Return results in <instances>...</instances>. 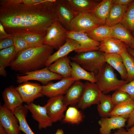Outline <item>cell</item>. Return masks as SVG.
I'll return each instance as SVG.
<instances>
[{"mask_svg":"<svg viewBox=\"0 0 134 134\" xmlns=\"http://www.w3.org/2000/svg\"><path fill=\"white\" fill-rule=\"evenodd\" d=\"M17 54L14 45L0 50V70H5L6 67L10 66Z\"/></svg>","mask_w":134,"mask_h":134,"instance_id":"cell-30","label":"cell"},{"mask_svg":"<svg viewBox=\"0 0 134 134\" xmlns=\"http://www.w3.org/2000/svg\"><path fill=\"white\" fill-rule=\"evenodd\" d=\"M84 84L80 80L75 81L63 96V101L67 105L77 103L84 91Z\"/></svg>","mask_w":134,"mask_h":134,"instance_id":"cell-20","label":"cell"},{"mask_svg":"<svg viewBox=\"0 0 134 134\" xmlns=\"http://www.w3.org/2000/svg\"><path fill=\"white\" fill-rule=\"evenodd\" d=\"M83 115L80 111L75 107L70 106L66 111L63 121L66 123L78 124L83 120Z\"/></svg>","mask_w":134,"mask_h":134,"instance_id":"cell-32","label":"cell"},{"mask_svg":"<svg viewBox=\"0 0 134 134\" xmlns=\"http://www.w3.org/2000/svg\"><path fill=\"white\" fill-rule=\"evenodd\" d=\"M129 5L113 4L105 25L112 27L120 23Z\"/></svg>","mask_w":134,"mask_h":134,"instance_id":"cell-23","label":"cell"},{"mask_svg":"<svg viewBox=\"0 0 134 134\" xmlns=\"http://www.w3.org/2000/svg\"><path fill=\"white\" fill-rule=\"evenodd\" d=\"M4 105L13 111L23 105V101L16 87L10 86L5 88L2 93Z\"/></svg>","mask_w":134,"mask_h":134,"instance_id":"cell-18","label":"cell"},{"mask_svg":"<svg viewBox=\"0 0 134 134\" xmlns=\"http://www.w3.org/2000/svg\"><path fill=\"white\" fill-rule=\"evenodd\" d=\"M70 61L69 58L67 56L57 60L48 67L50 70L61 75L63 78L70 77L72 69Z\"/></svg>","mask_w":134,"mask_h":134,"instance_id":"cell-21","label":"cell"},{"mask_svg":"<svg viewBox=\"0 0 134 134\" xmlns=\"http://www.w3.org/2000/svg\"><path fill=\"white\" fill-rule=\"evenodd\" d=\"M13 37L8 38L0 40V49L6 48L14 45Z\"/></svg>","mask_w":134,"mask_h":134,"instance_id":"cell-39","label":"cell"},{"mask_svg":"<svg viewBox=\"0 0 134 134\" xmlns=\"http://www.w3.org/2000/svg\"><path fill=\"white\" fill-rule=\"evenodd\" d=\"M133 1V0H112L113 4L122 5H129Z\"/></svg>","mask_w":134,"mask_h":134,"instance_id":"cell-41","label":"cell"},{"mask_svg":"<svg viewBox=\"0 0 134 134\" xmlns=\"http://www.w3.org/2000/svg\"><path fill=\"white\" fill-rule=\"evenodd\" d=\"M113 134H129L127 131H126L123 128H121L117 129Z\"/></svg>","mask_w":134,"mask_h":134,"instance_id":"cell-44","label":"cell"},{"mask_svg":"<svg viewBox=\"0 0 134 134\" xmlns=\"http://www.w3.org/2000/svg\"><path fill=\"white\" fill-rule=\"evenodd\" d=\"M127 119L119 116L102 118L98 122L100 126V134H111L112 130L123 128L126 125Z\"/></svg>","mask_w":134,"mask_h":134,"instance_id":"cell-17","label":"cell"},{"mask_svg":"<svg viewBox=\"0 0 134 134\" xmlns=\"http://www.w3.org/2000/svg\"><path fill=\"white\" fill-rule=\"evenodd\" d=\"M20 35L32 46L35 47L44 44V39L46 35L29 34Z\"/></svg>","mask_w":134,"mask_h":134,"instance_id":"cell-35","label":"cell"},{"mask_svg":"<svg viewBox=\"0 0 134 134\" xmlns=\"http://www.w3.org/2000/svg\"><path fill=\"white\" fill-rule=\"evenodd\" d=\"M56 0H44L34 5L22 0L0 1V22L12 35L34 34L45 35L48 28L58 17L54 5Z\"/></svg>","mask_w":134,"mask_h":134,"instance_id":"cell-1","label":"cell"},{"mask_svg":"<svg viewBox=\"0 0 134 134\" xmlns=\"http://www.w3.org/2000/svg\"><path fill=\"white\" fill-rule=\"evenodd\" d=\"M95 83L102 93L106 94L118 90L129 81L120 80L117 78L113 68L106 63L96 75Z\"/></svg>","mask_w":134,"mask_h":134,"instance_id":"cell-3","label":"cell"},{"mask_svg":"<svg viewBox=\"0 0 134 134\" xmlns=\"http://www.w3.org/2000/svg\"><path fill=\"white\" fill-rule=\"evenodd\" d=\"M72 9L78 13H91L101 1L98 0H66Z\"/></svg>","mask_w":134,"mask_h":134,"instance_id":"cell-22","label":"cell"},{"mask_svg":"<svg viewBox=\"0 0 134 134\" xmlns=\"http://www.w3.org/2000/svg\"><path fill=\"white\" fill-rule=\"evenodd\" d=\"M18 119L13 111L4 104L0 106V125L8 134H19L20 131Z\"/></svg>","mask_w":134,"mask_h":134,"instance_id":"cell-12","label":"cell"},{"mask_svg":"<svg viewBox=\"0 0 134 134\" xmlns=\"http://www.w3.org/2000/svg\"><path fill=\"white\" fill-rule=\"evenodd\" d=\"M105 57L106 63L118 72L122 79L127 80V71L120 54H105Z\"/></svg>","mask_w":134,"mask_h":134,"instance_id":"cell-24","label":"cell"},{"mask_svg":"<svg viewBox=\"0 0 134 134\" xmlns=\"http://www.w3.org/2000/svg\"><path fill=\"white\" fill-rule=\"evenodd\" d=\"M120 23L134 34V2L130 4Z\"/></svg>","mask_w":134,"mask_h":134,"instance_id":"cell-34","label":"cell"},{"mask_svg":"<svg viewBox=\"0 0 134 134\" xmlns=\"http://www.w3.org/2000/svg\"><path fill=\"white\" fill-rule=\"evenodd\" d=\"M68 31L57 19L47 29L44 44L58 50L65 43Z\"/></svg>","mask_w":134,"mask_h":134,"instance_id":"cell-5","label":"cell"},{"mask_svg":"<svg viewBox=\"0 0 134 134\" xmlns=\"http://www.w3.org/2000/svg\"><path fill=\"white\" fill-rule=\"evenodd\" d=\"M25 105L31 113L33 118L37 122L39 129H46L52 126L53 122L48 114L45 105L41 106L33 102Z\"/></svg>","mask_w":134,"mask_h":134,"instance_id":"cell-15","label":"cell"},{"mask_svg":"<svg viewBox=\"0 0 134 134\" xmlns=\"http://www.w3.org/2000/svg\"><path fill=\"white\" fill-rule=\"evenodd\" d=\"M129 47V46L124 42L111 37L100 42L99 50L105 54H121L127 51Z\"/></svg>","mask_w":134,"mask_h":134,"instance_id":"cell-16","label":"cell"},{"mask_svg":"<svg viewBox=\"0 0 134 134\" xmlns=\"http://www.w3.org/2000/svg\"><path fill=\"white\" fill-rule=\"evenodd\" d=\"M64 95L49 98L45 105L48 114L53 123L60 120L64 116L67 106L63 101Z\"/></svg>","mask_w":134,"mask_h":134,"instance_id":"cell-14","label":"cell"},{"mask_svg":"<svg viewBox=\"0 0 134 134\" xmlns=\"http://www.w3.org/2000/svg\"><path fill=\"white\" fill-rule=\"evenodd\" d=\"M16 77V81L18 83L35 80L39 81L45 85L50 81L61 80L63 78L61 75L50 70L47 67L18 75Z\"/></svg>","mask_w":134,"mask_h":134,"instance_id":"cell-6","label":"cell"},{"mask_svg":"<svg viewBox=\"0 0 134 134\" xmlns=\"http://www.w3.org/2000/svg\"><path fill=\"white\" fill-rule=\"evenodd\" d=\"M127 51L134 58V49L129 47L128 48Z\"/></svg>","mask_w":134,"mask_h":134,"instance_id":"cell-47","label":"cell"},{"mask_svg":"<svg viewBox=\"0 0 134 134\" xmlns=\"http://www.w3.org/2000/svg\"><path fill=\"white\" fill-rule=\"evenodd\" d=\"M53 47L43 44L22 51L11 63V68L22 73L41 69L53 54Z\"/></svg>","mask_w":134,"mask_h":134,"instance_id":"cell-2","label":"cell"},{"mask_svg":"<svg viewBox=\"0 0 134 134\" xmlns=\"http://www.w3.org/2000/svg\"><path fill=\"white\" fill-rule=\"evenodd\" d=\"M25 134L23 133L20 134Z\"/></svg>","mask_w":134,"mask_h":134,"instance_id":"cell-50","label":"cell"},{"mask_svg":"<svg viewBox=\"0 0 134 134\" xmlns=\"http://www.w3.org/2000/svg\"></svg>","mask_w":134,"mask_h":134,"instance_id":"cell-52","label":"cell"},{"mask_svg":"<svg viewBox=\"0 0 134 134\" xmlns=\"http://www.w3.org/2000/svg\"><path fill=\"white\" fill-rule=\"evenodd\" d=\"M70 64L72 69L71 77L75 81L82 80L93 83H96L97 79L95 74L87 71L73 61L70 62Z\"/></svg>","mask_w":134,"mask_h":134,"instance_id":"cell-25","label":"cell"},{"mask_svg":"<svg viewBox=\"0 0 134 134\" xmlns=\"http://www.w3.org/2000/svg\"><path fill=\"white\" fill-rule=\"evenodd\" d=\"M127 131L129 134H134V125L128 129Z\"/></svg>","mask_w":134,"mask_h":134,"instance_id":"cell-46","label":"cell"},{"mask_svg":"<svg viewBox=\"0 0 134 134\" xmlns=\"http://www.w3.org/2000/svg\"><path fill=\"white\" fill-rule=\"evenodd\" d=\"M69 58L84 69L96 75L106 63L105 53L99 50L77 53Z\"/></svg>","mask_w":134,"mask_h":134,"instance_id":"cell-4","label":"cell"},{"mask_svg":"<svg viewBox=\"0 0 134 134\" xmlns=\"http://www.w3.org/2000/svg\"><path fill=\"white\" fill-rule=\"evenodd\" d=\"M112 37L119 40L130 46L134 36L121 23L112 27Z\"/></svg>","mask_w":134,"mask_h":134,"instance_id":"cell-27","label":"cell"},{"mask_svg":"<svg viewBox=\"0 0 134 134\" xmlns=\"http://www.w3.org/2000/svg\"><path fill=\"white\" fill-rule=\"evenodd\" d=\"M112 4V0H101L91 13L105 25Z\"/></svg>","mask_w":134,"mask_h":134,"instance_id":"cell-26","label":"cell"},{"mask_svg":"<svg viewBox=\"0 0 134 134\" xmlns=\"http://www.w3.org/2000/svg\"></svg>","mask_w":134,"mask_h":134,"instance_id":"cell-51","label":"cell"},{"mask_svg":"<svg viewBox=\"0 0 134 134\" xmlns=\"http://www.w3.org/2000/svg\"><path fill=\"white\" fill-rule=\"evenodd\" d=\"M84 84L83 94L77 103L78 107L82 110L93 105L98 104L102 93L95 83L87 81Z\"/></svg>","mask_w":134,"mask_h":134,"instance_id":"cell-8","label":"cell"},{"mask_svg":"<svg viewBox=\"0 0 134 134\" xmlns=\"http://www.w3.org/2000/svg\"><path fill=\"white\" fill-rule=\"evenodd\" d=\"M134 109V100H128L115 106L108 116H121L128 119Z\"/></svg>","mask_w":134,"mask_h":134,"instance_id":"cell-29","label":"cell"},{"mask_svg":"<svg viewBox=\"0 0 134 134\" xmlns=\"http://www.w3.org/2000/svg\"><path fill=\"white\" fill-rule=\"evenodd\" d=\"M80 46L75 40L67 37L65 43L49 57L45 65L48 67L57 60L67 56L71 52L79 49Z\"/></svg>","mask_w":134,"mask_h":134,"instance_id":"cell-19","label":"cell"},{"mask_svg":"<svg viewBox=\"0 0 134 134\" xmlns=\"http://www.w3.org/2000/svg\"><path fill=\"white\" fill-rule=\"evenodd\" d=\"M102 25L91 13H78L71 22L69 31L86 33Z\"/></svg>","mask_w":134,"mask_h":134,"instance_id":"cell-7","label":"cell"},{"mask_svg":"<svg viewBox=\"0 0 134 134\" xmlns=\"http://www.w3.org/2000/svg\"><path fill=\"white\" fill-rule=\"evenodd\" d=\"M23 102L29 104L35 99L42 97V86L40 84L27 81L16 87Z\"/></svg>","mask_w":134,"mask_h":134,"instance_id":"cell-9","label":"cell"},{"mask_svg":"<svg viewBox=\"0 0 134 134\" xmlns=\"http://www.w3.org/2000/svg\"><path fill=\"white\" fill-rule=\"evenodd\" d=\"M111 97L112 100L115 106L131 99L129 95L127 93L118 90L114 93Z\"/></svg>","mask_w":134,"mask_h":134,"instance_id":"cell-37","label":"cell"},{"mask_svg":"<svg viewBox=\"0 0 134 134\" xmlns=\"http://www.w3.org/2000/svg\"><path fill=\"white\" fill-rule=\"evenodd\" d=\"M120 55L127 71V80L130 82L134 80V58L128 51Z\"/></svg>","mask_w":134,"mask_h":134,"instance_id":"cell-33","label":"cell"},{"mask_svg":"<svg viewBox=\"0 0 134 134\" xmlns=\"http://www.w3.org/2000/svg\"><path fill=\"white\" fill-rule=\"evenodd\" d=\"M44 0H22V2L24 4L34 5L41 3L44 1Z\"/></svg>","mask_w":134,"mask_h":134,"instance_id":"cell-43","label":"cell"},{"mask_svg":"<svg viewBox=\"0 0 134 134\" xmlns=\"http://www.w3.org/2000/svg\"><path fill=\"white\" fill-rule=\"evenodd\" d=\"M118 90L127 93L131 99L134 100V80L124 84Z\"/></svg>","mask_w":134,"mask_h":134,"instance_id":"cell-38","label":"cell"},{"mask_svg":"<svg viewBox=\"0 0 134 134\" xmlns=\"http://www.w3.org/2000/svg\"><path fill=\"white\" fill-rule=\"evenodd\" d=\"M13 39L14 41V46L18 53L26 49L34 47L29 44L20 35H13Z\"/></svg>","mask_w":134,"mask_h":134,"instance_id":"cell-36","label":"cell"},{"mask_svg":"<svg viewBox=\"0 0 134 134\" xmlns=\"http://www.w3.org/2000/svg\"><path fill=\"white\" fill-rule=\"evenodd\" d=\"M55 134H64V133L62 129H59L57 130Z\"/></svg>","mask_w":134,"mask_h":134,"instance_id":"cell-48","label":"cell"},{"mask_svg":"<svg viewBox=\"0 0 134 134\" xmlns=\"http://www.w3.org/2000/svg\"><path fill=\"white\" fill-rule=\"evenodd\" d=\"M75 80L71 77L63 78L55 83H50L42 86L43 95L49 98L64 95Z\"/></svg>","mask_w":134,"mask_h":134,"instance_id":"cell-11","label":"cell"},{"mask_svg":"<svg viewBox=\"0 0 134 134\" xmlns=\"http://www.w3.org/2000/svg\"><path fill=\"white\" fill-rule=\"evenodd\" d=\"M134 125V109L129 116L127 121V127L129 128Z\"/></svg>","mask_w":134,"mask_h":134,"instance_id":"cell-42","label":"cell"},{"mask_svg":"<svg viewBox=\"0 0 134 134\" xmlns=\"http://www.w3.org/2000/svg\"><path fill=\"white\" fill-rule=\"evenodd\" d=\"M54 7L58 20L69 31L71 22L78 13L72 9L66 0H56Z\"/></svg>","mask_w":134,"mask_h":134,"instance_id":"cell-10","label":"cell"},{"mask_svg":"<svg viewBox=\"0 0 134 134\" xmlns=\"http://www.w3.org/2000/svg\"><path fill=\"white\" fill-rule=\"evenodd\" d=\"M67 37L73 39L79 44L80 48L75 51L77 53L99 50L100 42L91 39L85 33L68 31Z\"/></svg>","mask_w":134,"mask_h":134,"instance_id":"cell-13","label":"cell"},{"mask_svg":"<svg viewBox=\"0 0 134 134\" xmlns=\"http://www.w3.org/2000/svg\"><path fill=\"white\" fill-rule=\"evenodd\" d=\"M129 47L131 48L134 49V37L133 39L131 44Z\"/></svg>","mask_w":134,"mask_h":134,"instance_id":"cell-49","label":"cell"},{"mask_svg":"<svg viewBox=\"0 0 134 134\" xmlns=\"http://www.w3.org/2000/svg\"><path fill=\"white\" fill-rule=\"evenodd\" d=\"M0 134H8L3 127L0 125Z\"/></svg>","mask_w":134,"mask_h":134,"instance_id":"cell-45","label":"cell"},{"mask_svg":"<svg viewBox=\"0 0 134 134\" xmlns=\"http://www.w3.org/2000/svg\"><path fill=\"white\" fill-rule=\"evenodd\" d=\"M112 27L105 25L99 26L94 29L85 33L90 38L99 42L112 37Z\"/></svg>","mask_w":134,"mask_h":134,"instance_id":"cell-28","label":"cell"},{"mask_svg":"<svg viewBox=\"0 0 134 134\" xmlns=\"http://www.w3.org/2000/svg\"><path fill=\"white\" fill-rule=\"evenodd\" d=\"M13 36L7 33L4 28L0 22V40L8 38H12Z\"/></svg>","mask_w":134,"mask_h":134,"instance_id":"cell-40","label":"cell"},{"mask_svg":"<svg viewBox=\"0 0 134 134\" xmlns=\"http://www.w3.org/2000/svg\"><path fill=\"white\" fill-rule=\"evenodd\" d=\"M98 105V111L102 118L108 116L115 106L112 100L111 96L103 93Z\"/></svg>","mask_w":134,"mask_h":134,"instance_id":"cell-31","label":"cell"}]
</instances>
